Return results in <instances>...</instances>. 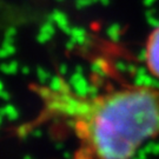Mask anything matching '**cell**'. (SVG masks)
Wrapping results in <instances>:
<instances>
[{"label": "cell", "instance_id": "obj_1", "mask_svg": "<svg viewBox=\"0 0 159 159\" xmlns=\"http://www.w3.org/2000/svg\"><path fill=\"white\" fill-rule=\"evenodd\" d=\"M32 90L41 107L24 131L65 126L75 142L71 159H132L143 144L159 136L158 87L118 83L81 93L58 79Z\"/></svg>", "mask_w": 159, "mask_h": 159}, {"label": "cell", "instance_id": "obj_2", "mask_svg": "<svg viewBox=\"0 0 159 159\" xmlns=\"http://www.w3.org/2000/svg\"><path fill=\"white\" fill-rule=\"evenodd\" d=\"M144 61L150 74L159 80V25L148 37L144 50Z\"/></svg>", "mask_w": 159, "mask_h": 159}, {"label": "cell", "instance_id": "obj_3", "mask_svg": "<svg viewBox=\"0 0 159 159\" xmlns=\"http://www.w3.org/2000/svg\"><path fill=\"white\" fill-rule=\"evenodd\" d=\"M91 0H77V6L79 7H84V6L89 5Z\"/></svg>", "mask_w": 159, "mask_h": 159}]
</instances>
